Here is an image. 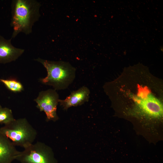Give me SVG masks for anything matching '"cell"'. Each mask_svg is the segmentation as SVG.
<instances>
[{
  "mask_svg": "<svg viewBox=\"0 0 163 163\" xmlns=\"http://www.w3.org/2000/svg\"><path fill=\"white\" fill-rule=\"evenodd\" d=\"M41 4L36 0H13L11 4L10 25L13 32L11 39L20 33H31L34 24L40 16Z\"/></svg>",
  "mask_w": 163,
  "mask_h": 163,
  "instance_id": "cell-1",
  "label": "cell"
},
{
  "mask_svg": "<svg viewBox=\"0 0 163 163\" xmlns=\"http://www.w3.org/2000/svg\"><path fill=\"white\" fill-rule=\"evenodd\" d=\"M35 60L46 69L47 75L40 79L42 84L52 86L56 90L66 89L75 79L76 69L69 62L53 61L38 58Z\"/></svg>",
  "mask_w": 163,
  "mask_h": 163,
  "instance_id": "cell-2",
  "label": "cell"
},
{
  "mask_svg": "<svg viewBox=\"0 0 163 163\" xmlns=\"http://www.w3.org/2000/svg\"><path fill=\"white\" fill-rule=\"evenodd\" d=\"M0 133L14 145L24 149L33 143L37 135V130L25 118L15 119L1 127Z\"/></svg>",
  "mask_w": 163,
  "mask_h": 163,
  "instance_id": "cell-3",
  "label": "cell"
},
{
  "mask_svg": "<svg viewBox=\"0 0 163 163\" xmlns=\"http://www.w3.org/2000/svg\"><path fill=\"white\" fill-rule=\"evenodd\" d=\"M16 160L20 163H58L51 148L40 142L24 148Z\"/></svg>",
  "mask_w": 163,
  "mask_h": 163,
  "instance_id": "cell-4",
  "label": "cell"
},
{
  "mask_svg": "<svg viewBox=\"0 0 163 163\" xmlns=\"http://www.w3.org/2000/svg\"><path fill=\"white\" fill-rule=\"evenodd\" d=\"M59 99L56 90L50 89L40 91L34 101L37 104V108L45 113L46 120L55 122L59 118L56 111Z\"/></svg>",
  "mask_w": 163,
  "mask_h": 163,
  "instance_id": "cell-5",
  "label": "cell"
},
{
  "mask_svg": "<svg viewBox=\"0 0 163 163\" xmlns=\"http://www.w3.org/2000/svg\"><path fill=\"white\" fill-rule=\"evenodd\" d=\"M135 100L141 111L145 115L158 118L163 113L162 104L156 97L145 89L141 90Z\"/></svg>",
  "mask_w": 163,
  "mask_h": 163,
  "instance_id": "cell-6",
  "label": "cell"
},
{
  "mask_svg": "<svg viewBox=\"0 0 163 163\" xmlns=\"http://www.w3.org/2000/svg\"><path fill=\"white\" fill-rule=\"evenodd\" d=\"M0 35V63L6 64L16 60L24 52V49L16 47L11 43Z\"/></svg>",
  "mask_w": 163,
  "mask_h": 163,
  "instance_id": "cell-7",
  "label": "cell"
},
{
  "mask_svg": "<svg viewBox=\"0 0 163 163\" xmlns=\"http://www.w3.org/2000/svg\"><path fill=\"white\" fill-rule=\"evenodd\" d=\"M90 94L89 89L83 86L77 90L72 91L65 99H59V103L63 110H67L72 107L80 106L88 102Z\"/></svg>",
  "mask_w": 163,
  "mask_h": 163,
  "instance_id": "cell-8",
  "label": "cell"
},
{
  "mask_svg": "<svg viewBox=\"0 0 163 163\" xmlns=\"http://www.w3.org/2000/svg\"><path fill=\"white\" fill-rule=\"evenodd\" d=\"M20 152L11 142L0 133V163H12Z\"/></svg>",
  "mask_w": 163,
  "mask_h": 163,
  "instance_id": "cell-9",
  "label": "cell"
},
{
  "mask_svg": "<svg viewBox=\"0 0 163 163\" xmlns=\"http://www.w3.org/2000/svg\"><path fill=\"white\" fill-rule=\"evenodd\" d=\"M0 82L3 83L7 89L12 92H20L24 89L22 83L15 79L0 78Z\"/></svg>",
  "mask_w": 163,
  "mask_h": 163,
  "instance_id": "cell-10",
  "label": "cell"
},
{
  "mask_svg": "<svg viewBox=\"0 0 163 163\" xmlns=\"http://www.w3.org/2000/svg\"><path fill=\"white\" fill-rule=\"evenodd\" d=\"M14 119L11 109L0 105V124L6 125Z\"/></svg>",
  "mask_w": 163,
  "mask_h": 163,
  "instance_id": "cell-11",
  "label": "cell"
}]
</instances>
